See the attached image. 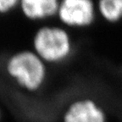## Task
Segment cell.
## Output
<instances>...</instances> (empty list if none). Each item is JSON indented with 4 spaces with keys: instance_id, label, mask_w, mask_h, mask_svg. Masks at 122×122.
I'll use <instances>...</instances> for the list:
<instances>
[{
    "instance_id": "cell-3",
    "label": "cell",
    "mask_w": 122,
    "mask_h": 122,
    "mask_svg": "<svg viewBox=\"0 0 122 122\" xmlns=\"http://www.w3.org/2000/svg\"><path fill=\"white\" fill-rule=\"evenodd\" d=\"M58 15L61 21L69 26H87L95 16L93 2L92 0H62Z\"/></svg>"
},
{
    "instance_id": "cell-6",
    "label": "cell",
    "mask_w": 122,
    "mask_h": 122,
    "mask_svg": "<svg viewBox=\"0 0 122 122\" xmlns=\"http://www.w3.org/2000/svg\"><path fill=\"white\" fill-rule=\"evenodd\" d=\"M98 10L106 20H120L122 18V0H99Z\"/></svg>"
},
{
    "instance_id": "cell-8",
    "label": "cell",
    "mask_w": 122,
    "mask_h": 122,
    "mask_svg": "<svg viewBox=\"0 0 122 122\" xmlns=\"http://www.w3.org/2000/svg\"><path fill=\"white\" fill-rule=\"evenodd\" d=\"M0 118H1V112H0Z\"/></svg>"
},
{
    "instance_id": "cell-1",
    "label": "cell",
    "mask_w": 122,
    "mask_h": 122,
    "mask_svg": "<svg viewBox=\"0 0 122 122\" xmlns=\"http://www.w3.org/2000/svg\"><path fill=\"white\" fill-rule=\"evenodd\" d=\"M5 70L20 86L30 91L40 87L46 76L43 60L35 52L29 50L12 54L6 60Z\"/></svg>"
},
{
    "instance_id": "cell-2",
    "label": "cell",
    "mask_w": 122,
    "mask_h": 122,
    "mask_svg": "<svg viewBox=\"0 0 122 122\" xmlns=\"http://www.w3.org/2000/svg\"><path fill=\"white\" fill-rule=\"evenodd\" d=\"M35 53L46 62L56 63L65 59L71 52L68 33L59 27L44 26L36 32L33 38Z\"/></svg>"
},
{
    "instance_id": "cell-7",
    "label": "cell",
    "mask_w": 122,
    "mask_h": 122,
    "mask_svg": "<svg viewBox=\"0 0 122 122\" xmlns=\"http://www.w3.org/2000/svg\"><path fill=\"white\" fill-rule=\"evenodd\" d=\"M20 0H0V14L5 15L13 12L19 7Z\"/></svg>"
},
{
    "instance_id": "cell-5",
    "label": "cell",
    "mask_w": 122,
    "mask_h": 122,
    "mask_svg": "<svg viewBox=\"0 0 122 122\" xmlns=\"http://www.w3.org/2000/svg\"><path fill=\"white\" fill-rule=\"evenodd\" d=\"M59 0H20L19 8L30 20H39L58 14Z\"/></svg>"
},
{
    "instance_id": "cell-4",
    "label": "cell",
    "mask_w": 122,
    "mask_h": 122,
    "mask_svg": "<svg viewBox=\"0 0 122 122\" xmlns=\"http://www.w3.org/2000/svg\"><path fill=\"white\" fill-rule=\"evenodd\" d=\"M65 122H105L100 108L89 100L73 103L65 116Z\"/></svg>"
}]
</instances>
